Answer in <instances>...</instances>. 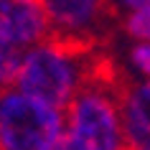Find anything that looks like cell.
<instances>
[{
	"instance_id": "6da1fadb",
	"label": "cell",
	"mask_w": 150,
	"mask_h": 150,
	"mask_svg": "<svg viewBox=\"0 0 150 150\" xmlns=\"http://www.w3.org/2000/svg\"><path fill=\"white\" fill-rule=\"evenodd\" d=\"M92 51L94 41L89 36L51 31L48 38L23 54L13 89L64 112L84 81Z\"/></svg>"
},
{
	"instance_id": "7a4b0ae2",
	"label": "cell",
	"mask_w": 150,
	"mask_h": 150,
	"mask_svg": "<svg viewBox=\"0 0 150 150\" xmlns=\"http://www.w3.org/2000/svg\"><path fill=\"white\" fill-rule=\"evenodd\" d=\"M125 92L117 71L92 56L81 87L64 110V132L81 150H127L120 122Z\"/></svg>"
},
{
	"instance_id": "3957f363",
	"label": "cell",
	"mask_w": 150,
	"mask_h": 150,
	"mask_svg": "<svg viewBox=\"0 0 150 150\" xmlns=\"http://www.w3.org/2000/svg\"><path fill=\"white\" fill-rule=\"evenodd\" d=\"M64 135V112L0 89V150H54Z\"/></svg>"
},
{
	"instance_id": "277c9868",
	"label": "cell",
	"mask_w": 150,
	"mask_h": 150,
	"mask_svg": "<svg viewBox=\"0 0 150 150\" xmlns=\"http://www.w3.org/2000/svg\"><path fill=\"white\" fill-rule=\"evenodd\" d=\"M54 31L46 0H0V41L28 48L48 38Z\"/></svg>"
},
{
	"instance_id": "5b68a950",
	"label": "cell",
	"mask_w": 150,
	"mask_h": 150,
	"mask_svg": "<svg viewBox=\"0 0 150 150\" xmlns=\"http://www.w3.org/2000/svg\"><path fill=\"white\" fill-rule=\"evenodd\" d=\"M120 122L127 150H150V81L127 87L120 102Z\"/></svg>"
},
{
	"instance_id": "8992f818",
	"label": "cell",
	"mask_w": 150,
	"mask_h": 150,
	"mask_svg": "<svg viewBox=\"0 0 150 150\" xmlns=\"http://www.w3.org/2000/svg\"><path fill=\"white\" fill-rule=\"evenodd\" d=\"M51 25L61 33L87 36V28L99 21L104 10V0H46Z\"/></svg>"
},
{
	"instance_id": "52a82bcc",
	"label": "cell",
	"mask_w": 150,
	"mask_h": 150,
	"mask_svg": "<svg viewBox=\"0 0 150 150\" xmlns=\"http://www.w3.org/2000/svg\"><path fill=\"white\" fill-rule=\"evenodd\" d=\"M23 48L8 46L0 41V89H13L18 79V71L23 64Z\"/></svg>"
},
{
	"instance_id": "ba28073f",
	"label": "cell",
	"mask_w": 150,
	"mask_h": 150,
	"mask_svg": "<svg viewBox=\"0 0 150 150\" xmlns=\"http://www.w3.org/2000/svg\"><path fill=\"white\" fill-rule=\"evenodd\" d=\"M125 28L137 43H150V5L132 10L125 21Z\"/></svg>"
},
{
	"instance_id": "9c48e42d",
	"label": "cell",
	"mask_w": 150,
	"mask_h": 150,
	"mask_svg": "<svg viewBox=\"0 0 150 150\" xmlns=\"http://www.w3.org/2000/svg\"><path fill=\"white\" fill-rule=\"evenodd\" d=\"M132 64L150 76V43H137L132 48Z\"/></svg>"
},
{
	"instance_id": "30bf717a",
	"label": "cell",
	"mask_w": 150,
	"mask_h": 150,
	"mask_svg": "<svg viewBox=\"0 0 150 150\" xmlns=\"http://www.w3.org/2000/svg\"><path fill=\"white\" fill-rule=\"evenodd\" d=\"M54 150H81V148H79L74 140H71L66 132H64L61 137H59V142H56V148H54Z\"/></svg>"
},
{
	"instance_id": "8fae6325",
	"label": "cell",
	"mask_w": 150,
	"mask_h": 150,
	"mask_svg": "<svg viewBox=\"0 0 150 150\" xmlns=\"http://www.w3.org/2000/svg\"><path fill=\"white\" fill-rule=\"evenodd\" d=\"M125 8H130V10H137V8H148L150 5V0H120Z\"/></svg>"
}]
</instances>
